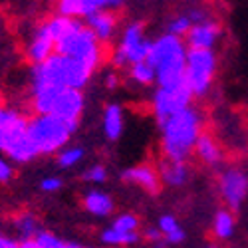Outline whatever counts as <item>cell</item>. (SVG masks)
Returning <instances> with one entry per match:
<instances>
[{"label":"cell","instance_id":"obj_25","mask_svg":"<svg viewBox=\"0 0 248 248\" xmlns=\"http://www.w3.org/2000/svg\"><path fill=\"white\" fill-rule=\"evenodd\" d=\"M101 242L108 246H131V244L139 242V232L125 234V232H117L113 229H108L101 232Z\"/></svg>","mask_w":248,"mask_h":248},{"label":"cell","instance_id":"obj_23","mask_svg":"<svg viewBox=\"0 0 248 248\" xmlns=\"http://www.w3.org/2000/svg\"><path fill=\"white\" fill-rule=\"evenodd\" d=\"M14 231L22 236V240H32L40 234L38 218L32 213H22L14 218Z\"/></svg>","mask_w":248,"mask_h":248},{"label":"cell","instance_id":"obj_16","mask_svg":"<svg viewBox=\"0 0 248 248\" xmlns=\"http://www.w3.org/2000/svg\"><path fill=\"white\" fill-rule=\"evenodd\" d=\"M157 173H159L161 183L169 185V187H183V185H187L189 179H191V167H189V163H183V161L163 159Z\"/></svg>","mask_w":248,"mask_h":248},{"label":"cell","instance_id":"obj_29","mask_svg":"<svg viewBox=\"0 0 248 248\" xmlns=\"http://www.w3.org/2000/svg\"><path fill=\"white\" fill-rule=\"evenodd\" d=\"M36 240L42 244L44 248H72V242H64L62 238H58L52 232H42V231H40V234L36 236Z\"/></svg>","mask_w":248,"mask_h":248},{"label":"cell","instance_id":"obj_30","mask_svg":"<svg viewBox=\"0 0 248 248\" xmlns=\"http://www.w3.org/2000/svg\"><path fill=\"white\" fill-rule=\"evenodd\" d=\"M106 179H108V171H106V167H101V165H93V167L84 171V181H88V183L97 185V183H103Z\"/></svg>","mask_w":248,"mask_h":248},{"label":"cell","instance_id":"obj_5","mask_svg":"<svg viewBox=\"0 0 248 248\" xmlns=\"http://www.w3.org/2000/svg\"><path fill=\"white\" fill-rule=\"evenodd\" d=\"M78 125L66 123L52 115H34L28 119V133L38 155H54L66 147Z\"/></svg>","mask_w":248,"mask_h":248},{"label":"cell","instance_id":"obj_18","mask_svg":"<svg viewBox=\"0 0 248 248\" xmlns=\"http://www.w3.org/2000/svg\"><path fill=\"white\" fill-rule=\"evenodd\" d=\"M197 159L206 165V167H218V165L222 163V147H220V143L211 135V133H202L197 141V145H195V151Z\"/></svg>","mask_w":248,"mask_h":248},{"label":"cell","instance_id":"obj_12","mask_svg":"<svg viewBox=\"0 0 248 248\" xmlns=\"http://www.w3.org/2000/svg\"><path fill=\"white\" fill-rule=\"evenodd\" d=\"M123 2H108V0H62L56 4V14L66 16L72 20L90 18L101 10H115L121 8Z\"/></svg>","mask_w":248,"mask_h":248},{"label":"cell","instance_id":"obj_27","mask_svg":"<svg viewBox=\"0 0 248 248\" xmlns=\"http://www.w3.org/2000/svg\"><path fill=\"white\" fill-rule=\"evenodd\" d=\"M109 229H113V231H117V232H125V234L139 232V220H137V217L131 215V213H123V215H119V217L113 220V224L109 226Z\"/></svg>","mask_w":248,"mask_h":248},{"label":"cell","instance_id":"obj_38","mask_svg":"<svg viewBox=\"0 0 248 248\" xmlns=\"http://www.w3.org/2000/svg\"><path fill=\"white\" fill-rule=\"evenodd\" d=\"M209 248H220V246H217V244H211V246H209Z\"/></svg>","mask_w":248,"mask_h":248},{"label":"cell","instance_id":"obj_10","mask_svg":"<svg viewBox=\"0 0 248 248\" xmlns=\"http://www.w3.org/2000/svg\"><path fill=\"white\" fill-rule=\"evenodd\" d=\"M193 93L189 92L187 84L177 88H159L153 95V115L157 119V125L161 127L165 121L173 115L181 113L193 106Z\"/></svg>","mask_w":248,"mask_h":248},{"label":"cell","instance_id":"obj_22","mask_svg":"<svg viewBox=\"0 0 248 248\" xmlns=\"http://www.w3.org/2000/svg\"><path fill=\"white\" fill-rule=\"evenodd\" d=\"M157 229L165 240V244H181L187 234H185V229L179 224V220L173 215H163L157 222Z\"/></svg>","mask_w":248,"mask_h":248},{"label":"cell","instance_id":"obj_14","mask_svg":"<svg viewBox=\"0 0 248 248\" xmlns=\"http://www.w3.org/2000/svg\"><path fill=\"white\" fill-rule=\"evenodd\" d=\"M121 179L125 183H131L135 187L143 189L149 195H157L161 191L159 173L151 167V165H135V167H129L127 171H123Z\"/></svg>","mask_w":248,"mask_h":248},{"label":"cell","instance_id":"obj_7","mask_svg":"<svg viewBox=\"0 0 248 248\" xmlns=\"http://www.w3.org/2000/svg\"><path fill=\"white\" fill-rule=\"evenodd\" d=\"M56 54L76 60L86 68H90L92 72L97 70L101 62V46L97 42V38L81 22L56 44Z\"/></svg>","mask_w":248,"mask_h":248},{"label":"cell","instance_id":"obj_34","mask_svg":"<svg viewBox=\"0 0 248 248\" xmlns=\"http://www.w3.org/2000/svg\"><path fill=\"white\" fill-rule=\"evenodd\" d=\"M0 248H18V244H16L14 240H10L8 236L0 234Z\"/></svg>","mask_w":248,"mask_h":248},{"label":"cell","instance_id":"obj_37","mask_svg":"<svg viewBox=\"0 0 248 248\" xmlns=\"http://www.w3.org/2000/svg\"><path fill=\"white\" fill-rule=\"evenodd\" d=\"M72 248H86V246H79V244H72Z\"/></svg>","mask_w":248,"mask_h":248},{"label":"cell","instance_id":"obj_31","mask_svg":"<svg viewBox=\"0 0 248 248\" xmlns=\"http://www.w3.org/2000/svg\"><path fill=\"white\" fill-rule=\"evenodd\" d=\"M14 175V169H12V163L0 155V183H8Z\"/></svg>","mask_w":248,"mask_h":248},{"label":"cell","instance_id":"obj_15","mask_svg":"<svg viewBox=\"0 0 248 248\" xmlns=\"http://www.w3.org/2000/svg\"><path fill=\"white\" fill-rule=\"evenodd\" d=\"M54 54H56V44H54V40L50 38V34L44 30V26L36 28L34 36L30 38V42L26 44V56H28V60L32 62L34 66H38V64L46 62Z\"/></svg>","mask_w":248,"mask_h":248},{"label":"cell","instance_id":"obj_4","mask_svg":"<svg viewBox=\"0 0 248 248\" xmlns=\"http://www.w3.org/2000/svg\"><path fill=\"white\" fill-rule=\"evenodd\" d=\"M32 103L38 115H52L72 123V125H78L86 108V97L81 90L40 88L32 90Z\"/></svg>","mask_w":248,"mask_h":248},{"label":"cell","instance_id":"obj_26","mask_svg":"<svg viewBox=\"0 0 248 248\" xmlns=\"http://www.w3.org/2000/svg\"><path fill=\"white\" fill-rule=\"evenodd\" d=\"M191 28H193V22H191L189 14H177L175 18L169 20V24H167V34L185 40V36L189 34Z\"/></svg>","mask_w":248,"mask_h":248},{"label":"cell","instance_id":"obj_36","mask_svg":"<svg viewBox=\"0 0 248 248\" xmlns=\"http://www.w3.org/2000/svg\"><path fill=\"white\" fill-rule=\"evenodd\" d=\"M8 111H10V109H4L2 106H0V123H2V121L6 119V115H8Z\"/></svg>","mask_w":248,"mask_h":248},{"label":"cell","instance_id":"obj_8","mask_svg":"<svg viewBox=\"0 0 248 248\" xmlns=\"http://www.w3.org/2000/svg\"><path fill=\"white\" fill-rule=\"evenodd\" d=\"M218 60L215 50H189L187 68H185V84L193 97H204L211 92L217 78Z\"/></svg>","mask_w":248,"mask_h":248},{"label":"cell","instance_id":"obj_6","mask_svg":"<svg viewBox=\"0 0 248 248\" xmlns=\"http://www.w3.org/2000/svg\"><path fill=\"white\" fill-rule=\"evenodd\" d=\"M0 155L16 163H28L38 157L28 133V119L16 111H8L0 123Z\"/></svg>","mask_w":248,"mask_h":248},{"label":"cell","instance_id":"obj_24","mask_svg":"<svg viewBox=\"0 0 248 248\" xmlns=\"http://www.w3.org/2000/svg\"><path fill=\"white\" fill-rule=\"evenodd\" d=\"M129 78L135 81V84H139V86H151L153 81H157L155 70H153V66L149 64L147 60L139 62V64H133L129 68Z\"/></svg>","mask_w":248,"mask_h":248},{"label":"cell","instance_id":"obj_11","mask_svg":"<svg viewBox=\"0 0 248 248\" xmlns=\"http://www.w3.org/2000/svg\"><path fill=\"white\" fill-rule=\"evenodd\" d=\"M218 193L224 209L236 213L248 199V175L238 167L222 171L218 175Z\"/></svg>","mask_w":248,"mask_h":248},{"label":"cell","instance_id":"obj_21","mask_svg":"<svg viewBox=\"0 0 248 248\" xmlns=\"http://www.w3.org/2000/svg\"><path fill=\"white\" fill-rule=\"evenodd\" d=\"M234 229H236V218H234V213L229 211V209H218L217 215H215V220H213V234L217 240H231L232 234H234Z\"/></svg>","mask_w":248,"mask_h":248},{"label":"cell","instance_id":"obj_33","mask_svg":"<svg viewBox=\"0 0 248 248\" xmlns=\"http://www.w3.org/2000/svg\"><path fill=\"white\" fill-rule=\"evenodd\" d=\"M18 248H44V246L40 244L36 238H32V240H20L18 242Z\"/></svg>","mask_w":248,"mask_h":248},{"label":"cell","instance_id":"obj_20","mask_svg":"<svg viewBox=\"0 0 248 248\" xmlns=\"http://www.w3.org/2000/svg\"><path fill=\"white\" fill-rule=\"evenodd\" d=\"M84 206L93 217H109L113 213V199L101 191H90L84 197Z\"/></svg>","mask_w":248,"mask_h":248},{"label":"cell","instance_id":"obj_35","mask_svg":"<svg viewBox=\"0 0 248 248\" xmlns=\"http://www.w3.org/2000/svg\"><path fill=\"white\" fill-rule=\"evenodd\" d=\"M106 84H108V88H115V86L119 84L117 74H109V76H108V79H106Z\"/></svg>","mask_w":248,"mask_h":248},{"label":"cell","instance_id":"obj_28","mask_svg":"<svg viewBox=\"0 0 248 248\" xmlns=\"http://www.w3.org/2000/svg\"><path fill=\"white\" fill-rule=\"evenodd\" d=\"M84 159V149L81 147H68L58 153V165L62 169H70Z\"/></svg>","mask_w":248,"mask_h":248},{"label":"cell","instance_id":"obj_17","mask_svg":"<svg viewBox=\"0 0 248 248\" xmlns=\"http://www.w3.org/2000/svg\"><path fill=\"white\" fill-rule=\"evenodd\" d=\"M88 30L97 38V42H109L117 30V18L111 10H101L86 20Z\"/></svg>","mask_w":248,"mask_h":248},{"label":"cell","instance_id":"obj_2","mask_svg":"<svg viewBox=\"0 0 248 248\" xmlns=\"http://www.w3.org/2000/svg\"><path fill=\"white\" fill-rule=\"evenodd\" d=\"M187 52L185 40L165 32L151 40L147 62L155 70L159 88H177L185 84V68H187Z\"/></svg>","mask_w":248,"mask_h":248},{"label":"cell","instance_id":"obj_9","mask_svg":"<svg viewBox=\"0 0 248 248\" xmlns=\"http://www.w3.org/2000/svg\"><path fill=\"white\" fill-rule=\"evenodd\" d=\"M151 48V40L145 36L141 22L129 24L121 34V40L113 52V64L115 66H133L139 62H145Z\"/></svg>","mask_w":248,"mask_h":248},{"label":"cell","instance_id":"obj_1","mask_svg":"<svg viewBox=\"0 0 248 248\" xmlns=\"http://www.w3.org/2000/svg\"><path fill=\"white\" fill-rule=\"evenodd\" d=\"M204 119L199 108L191 106L173 115L159 127L161 129V151L163 159L189 163L199 137L204 133Z\"/></svg>","mask_w":248,"mask_h":248},{"label":"cell","instance_id":"obj_32","mask_svg":"<svg viewBox=\"0 0 248 248\" xmlns=\"http://www.w3.org/2000/svg\"><path fill=\"white\" fill-rule=\"evenodd\" d=\"M62 179H58V177H46V179H42V183H40V189L42 191H46V193H56V191H60L62 189Z\"/></svg>","mask_w":248,"mask_h":248},{"label":"cell","instance_id":"obj_19","mask_svg":"<svg viewBox=\"0 0 248 248\" xmlns=\"http://www.w3.org/2000/svg\"><path fill=\"white\" fill-rule=\"evenodd\" d=\"M103 133L109 141H117L123 133V111L117 103H109L103 111Z\"/></svg>","mask_w":248,"mask_h":248},{"label":"cell","instance_id":"obj_3","mask_svg":"<svg viewBox=\"0 0 248 248\" xmlns=\"http://www.w3.org/2000/svg\"><path fill=\"white\" fill-rule=\"evenodd\" d=\"M92 74L93 72L79 62L54 54L46 62L32 68V90H81L90 81Z\"/></svg>","mask_w":248,"mask_h":248},{"label":"cell","instance_id":"obj_13","mask_svg":"<svg viewBox=\"0 0 248 248\" xmlns=\"http://www.w3.org/2000/svg\"><path fill=\"white\" fill-rule=\"evenodd\" d=\"M220 38H222V26L211 18L206 22L195 24L189 30V34L185 36V46L189 50H215Z\"/></svg>","mask_w":248,"mask_h":248}]
</instances>
